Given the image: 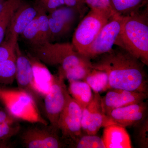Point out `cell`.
<instances>
[{"label": "cell", "instance_id": "obj_26", "mask_svg": "<svg viewBox=\"0 0 148 148\" xmlns=\"http://www.w3.org/2000/svg\"><path fill=\"white\" fill-rule=\"evenodd\" d=\"M20 126L16 122L0 123V141H5L16 135L19 132Z\"/></svg>", "mask_w": 148, "mask_h": 148}, {"label": "cell", "instance_id": "obj_5", "mask_svg": "<svg viewBox=\"0 0 148 148\" xmlns=\"http://www.w3.org/2000/svg\"><path fill=\"white\" fill-rule=\"evenodd\" d=\"M114 14L112 11L90 9L73 35L72 44L75 50L84 55L101 29Z\"/></svg>", "mask_w": 148, "mask_h": 148}, {"label": "cell", "instance_id": "obj_28", "mask_svg": "<svg viewBox=\"0 0 148 148\" xmlns=\"http://www.w3.org/2000/svg\"><path fill=\"white\" fill-rule=\"evenodd\" d=\"M84 1L86 5L88 7L90 8V9H97L113 11L111 7L110 0H84Z\"/></svg>", "mask_w": 148, "mask_h": 148}, {"label": "cell", "instance_id": "obj_10", "mask_svg": "<svg viewBox=\"0 0 148 148\" xmlns=\"http://www.w3.org/2000/svg\"><path fill=\"white\" fill-rule=\"evenodd\" d=\"M80 13L77 9L70 7L58 8L47 15L50 34V42L62 38L73 28Z\"/></svg>", "mask_w": 148, "mask_h": 148}, {"label": "cell", "instance_id": "obj_19", "mask_svg": "<svg viewBox=\"0 0 148 148\" xmlns=\"http://www.w3.org/2000/svg\"><path fill=\"white\" fill-rule=\"evenodd\" d=\"M103 139L106 148H131V140L125 127L113 124L105 127Z\"/></svg>", "mask_w": 148, "mask_h": 148}, {"label": "cell", "instance_id": "obj_21", "mask_svg": "<svg viewBox=\"0 0 148 148\" xmlns=\"http://www.w3.org/2000/svg\"><path fill=\"white\" fill-rule=\"evenodd\" d=\"M24 0H6L0 12V45L4 41L6 32L14 12Z\"/></svg>", "mask_w": 148, "mask_h": 148}, {"label": "cell", "instance_id": "obj_14", "mask_svg": "<svg viewBox=\"0 0 148 148\" xmlns=\"http://www.w3.org/2000/svg\"><path fill=\"white\" fill-rule=\"evenodd\" d=\"M107 94L101 98V106L104 114H108L118 108L145 101L148 98V92L110 88Z\"/></svg>", "mask_w": 148, "mask_h": 148}, {"label": "cell", "instance_id": "obj_27", "mask_svg": "<svg viewBox=\"0 0 148 148\" xmlns=\"http://www.w3.org/2000/svg\"><path fill=\"white\" fill-rule=\"evenodd\" d=\"M36 3L49 13L65 5L64 0H35Z\"/></svg>", "mask_w": 148, "mask_h": 148}, {"label": "cell", "instance_id": "obj_29", "mask_svg": "<svg viewBox=\"0 0 148 148\" xmlns=\"http://www.w3.org/2000/svg\"><path fill=\"white\" fill-rule=\"evenodd\" d=\"M64 4L67 6L77 9L82 16L85 12V3L84 0H64Z\"/></svg>", "mask_w": 148, "mask_h": 148}, {"label": "cell", "instance_id": "obj_23", "mask_svg": "<svg viewBox=\"0 0 148 148\" xmlns=\"http://www.w3.org/2000/svg\"><path fill=\"white\" fill-rule=\"evenodd\" d=\"M83 81L89 85L94 92L100 93L110 89L108 77L103 71L92 69Z\"/></svg>", "mask_w": 148, "mask_h": 148}, {"label": "cell", "instance_id": "obj_7", "mask_svg": "<svg viewBox=\"0 0 148 148\" xmlns=\"http://www.w3.org/2000/svg\"><path fill=\"white\" fill-rule=\"evenodd\" d=\"M82 109L69 94L61 113L57 127L65 144H71L83 133L81 119Z\"/></svg>", "mask_w": 148, "mask_h": 148}, {"label": "cell", "instance_id": "obj_16", "mask_svg": "<svg viewBox=\"0 0 148 148\" xmlns=\"http://www.w3.org/2000/svg\"><path fill=\"white\" fill-rule=\"evenodd\" d=\"M31 47L50 42L47 14L41 8L38 15L24 29L21 35Z\"/></svg>", "mask_w": 148, "mask_h": 148}, {"label": "cell", "instance_id": "obj_25", "mask_svg": "<svg viewBox=\"0 0 148 148\" xmlns=\"http://www.w3.org/2000/svg\"><path fill=\"white\" fill-rule=\"evenodd\" d=\"M135 144L138 147L148 148V116L133 126Z\"/></svg>", "mask_w": 148, "mask_h": 148}, {"label": "cell", "instance_id": "obj_9", "mask_svg": "<svg viewBox=\"0 0 148 148\" xmlns=\"http://www.w3.org/2000/svg\"><path fill=\"white\" fill-rule=\"evenodd\" d=\"M29 127L22 133L21 141L27 148H61L66 145L58 135V129L51 125L48 127Z\"/></svg>", "mask_w": 148, "mask_h": 148}, {"label": "cell", "instance_id": "obj_31", "mask_svg": "<svg viewBox=\"0 0 148 148\" xmlns=\"http://www.w3.org/2000/svg\"><path fill=\"white\" fill-rule=\"evenodd\" d=\"M3 3L4 2H3L1 0H0V12H1L2 9L3 5Z\"/></svg>", "mask_w": 148, "mask_h": 148}, {"label": "cell", "instance_id": "obj_20", "mask_svg": "<svg viewBox=\"0 0 148 148\" xmlns=\"http://www.w3.org/2000/svg\"><path fill=\"white\" fill-rule=\"evenodd\" d=\"M69 82L68 90L69 94L82 109H84L93 98L91 88L84 81H74Z\"/></svg>", "mask_w": 148, "mask_h": 148}, {"label": "cell", "instance_id": "obj_13", "mask_svg": "<svg viewBox=\"0 0 148 148\" xmlns=\"http://www.w3.org/2000/svg\"><path fill=\"white\" fill-rule=\"evenodd\" d=\"M16 66L15 79L18 88L24 90L34 98L37 105H42V97L36 90L32 64L29 56L23 54L18 44L16 47Z\"/></svg>", "mask_w": 148, "mask_h": 148}, {"label": "cell", "instance_id": "obj_15", "mask_svg": "<svg viewBox=\"0 0 148 148\" xmlns=\"http://www.w3.org/2000/svg\"><path fill=\"white\" fill-rule=\"evenodd\" d=\"M148 114L147 101H143L114 109L107 115L113 124L125 127L135 126L148 116Z\"/></svg>", "mask_w": 148, "mask_h": 148}, {"label": "cell", "instance_id": "obj_11", "mask_svg": "<svg viewBox=\"0 0 148 148\" xmlns=\"http://www.w3.org/2000/svg\"><path fill=\"white\" fill-rule=\"evenodd\" d=\"M92 101L82 109L81 124L85 134L96 135L100 128L113 125L112 122L102 111L100 93L94 92Z\"/></svg>", "mask_w": 148, "mask_h": 148}, {"label": "cell", "instance_id": "obj_2", "mask_svg": "<svg viewBox=\"0 0 148 148\" xmlns=\"http://www.w3.org/2000/svg\"><path fill=\"white\" fill-rule=\"evenodd\" d=\"M32 56L44 64L58 66V73L69 82L83 81L92 69V61L69 42H47L31 47Z\"/></svg>", "mask_w": 148, "mask_h": 148}, {"label": "cell", "instance_id": "obj_18", "mask_svg": "<svg viewBox=\"0 0 148 148\" xmlns=\"http://www.w3.org/2000/svg\"><path fill=\"white\" fill-rule=\"evenodd\" d=\"M28 56L33 69L35 88L44 98L51 89L54 75L51 73L45 64L32 55Z\"/></svg>", "mask_w": 148, "mask_h": 148}, {"label": "cell", "instance_id": "obj_4", "mask_svg": "<svg viewBox=\"0 0 148 148\" xmlns=\"http://www.w3.org/2000/svg\"><path fill=\"white\" fill-rule=\"evenodd\" d=\"M0 102L6 110L16 119L48 125V122L42 116L34 98L24 90L0 86Z\"/></svg>", "mask_w": 148, "mask_h": 148}, {"label": "cell", "instance_id": "obj_12", "mask_svg": "<svg viewBox=\"0 0 148 148\" xmlns=\"http://www.w3.org/2000/svg\"><path fill=\"white\" fill-rule=\"evenodd\" d=\"M41 8L36 4L24 1L16 10L11 18L6 32L4 41L13 45L18 44V37L24 29L38 15Z\"/></svg>", "mask_w": 148, "mask_h": 148}, {"label": "cell", "instance_id": "obj_30", "mask_svg": "<svg viewBox=\"0 0 148 148\" xmlns=\"http://www.w3.org/2000/svg\"><path fill=\"white\" fill-rule=\"evenodd\" d=\"M16 119L11 115L6 110L0 109V123L8 122L14 123L16 122Z\"/></svg>", "mask_w": 148, "mask_h": 148}, {"label": "cell", "instance_id": "obj_32", "mask_svg": "<svg viewBox=\"0 0 148 148\" xmlns=\"http://www.w3.org/2000/svg\"><path fill=\"white\" fill-rule=\"evenodd\" d=\"M1 108V107H0V109Z\"/></svg>", "mask_w": 148, "mask_h": 148}, {"label": "cell", "instance_id": "obj_3", "mask_svg": "<svg viewBox=\"0 0 148 148\" xmlns=\"http://www.w3.org/2000/svg\"><path fill=\"white\" fill-rule=\"evenodd\" d=\"M148 65L147 8L125 16L115 44Z\"/></svg>", "mask_w": 148, "mask_h": 148}, {"label": "cell", "instance_id": "obj_8", "mask_svg": "<svg viewBox=\"0 0 148 148\" xmlns=\"http://www.w3.org/2000/svg\"><path fill=\"white\" fill-rule=\"evenodd\" d=\"M65 79L64 76L58 72L54 75L51 89L44 98L45 110L47 119L50 125L58 130V119L69 94Z\"/></svg>", "mask_w": 148, "mask_h": 148}, {"label": "cell", "instance_id": "obj_1", "mask_svg": "<svg viewBox=\"0 0 148 148\" xmlns=\"http://www.w3.org/2000/svg\"><path fill=\"white\" fill-rule=\"evenodd\" d=\"M93 60L92 69L108 75L110 88L148 92L145 65L124 49L118 46Z\"/></svg>", "mask_w": 148, "mask_h": 148}, {"label": "cell", "instance_id": "obj_24", "mask_svg": "<svg viewBox=\"0 0 148 148\" xmlns=\"http://www.w3.org/2000/svg\"><path fill=\"white\" fill-rule=\"evenodd\" d=\"M69 147L75 148H106L102 138L96 135H89L83 132L69 144Z\"/></svg>", "mask_w": 148, "mask_h": 148}, {"label": "cell", "instance_id": "obj_6", "mask_svg": "<svg viewBox=\"0 0 148 148\" xmlns=\"http://www.w3.org/2000/svg\"><path fill=\"white\" fill-rule=\"evenodd\" d=\"M125 16L115 13L101 29L84 55L93 60L113 48Z\"/></svg>", "mask_w": 148, "mask_h": 148}, {"label": "cell", "instance_id": "obj_17", "mask_svg": "<svg viewBox=\"0 0 148 148\" xmlns=\"http://www.w3.org/2000/svg\"><path fill=\"white\" fill-rule=\"evenodd\" d=\"M16 45L5 41L0 45V84L11 85L15 79Z\"/></svg>", "mask_w": 148, "mask_h": 148}, {"label": "cell", "instance_id": "obj_22", "mask_svg": "<svg viewBox=\"0 0 148 148\" xmlns=\"http://www.w3.org/2000/svg\"><path fill=\"white\" fill-rule=\"evenodd\" d=\"M148 0H110L115 13L127 16L140 10Z\"/></svg>", "mask_w": 148, "mask_h": 148}]
</instances>
